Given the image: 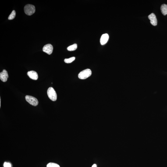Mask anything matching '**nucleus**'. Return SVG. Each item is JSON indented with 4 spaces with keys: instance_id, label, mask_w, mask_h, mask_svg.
<instances>
[{
    "instance_id": "f257e3e1",
    "label": "nucleus",
    "mask_w": 167,
    "mask_h": 167,
    "mask_svg": "<svg viewBox=\"0 0 167 167\" xmlns=\"http://www.w3.org/2000/svg\"><path fill=\"white\" fill-rule=\"evenodd\" d=\"M92 71L91 70L87 69L81 72L78 75V77L79 79L84 80L90 77Z\"/></svg>"
},
{
    "instance_id": "f03ea898",
    "label": "nucleus",
    "mask_w": 167,
    "mask_h": 167,
    "mask_svg": "<svg viewBox=\"0 0 167 167\" xmlns=\"http://www.w3.org/2000/svg\"><path fill=\"white\" fill-rule=\"evenodd\" d=\"M24 10L25 13L26 15L31 16L35 12V8L34 6L28 4L25 6Z\"/></svg>"
},
{
    "instance_id": "7ed1b4c3",
    "label": "nucleus",
    "mask_w": 167,
    "mask_h": 167,
    "mask_svg": "<svg viewBox=\"0 0 167 167\" xmlns=\"http://www.w3.org/2000/svg\"><path fill=\"white\" fill-rule=\"evenodd\" d=\"M47 94L50 99L53 101H56L57 95L55 90L52 87L49 88L47 90Z\"/></svg>"
},
{
    "instance_id": "20e7f679",
    "label": "nucleus",
    "mask_w": 167,
    "mask_h": 167,
    "mask_svg": "<svg viewBox=\"0 0 167 167\" xmlns=\"http://www.w3.org/2000/svg\"><path fill=\"white\" fill-rule=\"evenodd\" d=\"M26 101L31 105L36 106L38 104V100L35 97L29 95H26L25 97Z\"/></svg>"
},
{
    "instance_id": "39448f33",
    "label": "nucleus",
    "mask_w": 167,
    "mask_h": 167,
    "mask_svg": "<svg viewBox=\"0 0 167 167\" xmlns=\"http://www.w3.org/2000/svg\"><path fill=\"white\" fill-rule=\"evenodd\" d=\"M53 49V46L51 44H47L45 45L43 48V51L48 55H51L52 53Z\"/></svg>"
},
{
    "instance_id": "423d86ee",
    "label": "nucleus",
    "mask_w": 167,
    "mask_h": 167,
    "mask_svg": "<svg viewBox=\"0 0 167 167\" xmlns=\"http://www.w3.org/2000/svg\"><path fill=\"white\" fill-rule=\"evenodd\" d=\"M8 78V75L7 71L5 69L3 70V71L0 73V79L4 82L7 81Z\"/></svg>"
},
{
    "instance_id": "0eeeda50",
    "label": "nucleus",
    "mask_w": 167,
    "mask_h": 167,
    "mask_svg": "<svg viewBox=\"0 0 167 167\" xmlns=\"http://www.w3.org/2000/svg\"><path fill=\"white\" fill-rule=\"evenodd\" d=\"M149 19L150 20V22L153 26H155L157 24V20L155 14L152 13L148 16Z\"/></svg>"
},
{
    "instance_id": "6e6552de",
    "label": "nucleus",
    "mask_w": 167,
    "mask_h": 167,
    "mask_svg": "<svg viewBox=\"0 0 167 167\" xmlns=\"http://www.w3.org/2000/svg\"><path fill=\"white\" fill-rule=\"evenodd\" d=\"M27 74L30 78L33 80H36L38 79V74L37 72L34 71H30L27 72Z\"/></svg>"
},
{
    "instance_id": "1a4fd4ad",
    "label": "nucleus",
    "mask_w": 167,
    "mask_h": 167,
    "mask_svg": "<svg viewBox=\"0 0 167 167\" xmlns=\"http://www.w3.org/2000/svg\"><path fill=\"white\" fill-rule=\"evenodd\" d=\"M109 38V36L107 33L102 35L100 40V43L101 45H104L106 44L108 41Z\"/></svg>"
},
{
    "instance_id": "9d476101",
    "label": "nucleus",
    "mask_w": 167,
    "mask_h": 167,
    "mask_svg": "<svg viewBox=\"0 0 167 167\" xmlns=\"http://www.w3.org/2000/svg\"><path fill=\"white\" fill-rule=\"evenodd\" d=\"M161 13L164 15H166L167 14V5L163 4L161 5Z\"/></svg>"
},
{
    "instance_id": "9b49d317",
    "label": "nucleus",
    "mask_w": 167,
    "mask_h": 167,
    "mask_svg": "<svg viewBox=\"0 0 167 167\" xmlns=\"http://www.w3.org/2000/svg\"><path fill=\"white\" fill-rule=\"evenodd\" d=\"M77 45L74 44L68 47L67 50L69 51H74L77 48Z\"/></svg>"
},
{
    "instance_id": "f8f14e48",
    "label": "nucleus",
    "mask_w": 167,
    "mask_h": 167,
    "mask_svg": "<svg viewBox=\"0 0 167 167\" xmlns=\"http://www.w3.org/2000/svg\"><path fill=\"white\" fill-rule=\"evenodd\" d=\"M75 59V57H73L69 58H65V59L64 60V61H65V63L68 64L74 61Z\"/></svg>"
},
{
    "instance_id": "ddd939ff",
    "label": "nucleus",
    "mask_w": 167,
    "mask_h": 167,
    "mask_svg": "<svg viewBox=\"0 0 167 167\" xmlns=\"http://www.w3.org/2000/svg\"><path fill=\"white\" fill-rule=\"evenodd\" d=\"M16 15V12L15 10H13L12 11V13H11L10 15H9L8 17V19L9 20H12L14 18Z\"/></svg>"
},
{
    "instance_id": "4468645a",
    "label": "nucleus",
    "mask_w": 167,
    "mask_h": 167,
    "mask_svg": "<svg viewBox=\"0 0 167 167\" xmlns=\"http://www.w3.org/2000/svg\"><path fill=\"white\" fill-rule=\"evenodd\" d=\"M47 167H60L58 164L54 163H49L47 164Z\"/></svg>"
},
{
    "instance_id": "2eb2a0df",
    "label": "nucleus",
    "mask_w": 167,
    "mask_h": 167,
    "mask_svg": "<svg viewBox=\"0 0 167 167\" xmlns=\"http://www.w3.org/2000/svg\"><path fill=\"white\" fill-rule=\"evenodd\" d=\"M4 167H11V164L9 163L6 162L4 163Z\"/></svg>"
},
{
    "instance_id": "dca6fc26",
    "label": "nucleus",
    "mask_w": 167,
    "mask_h": 167,
    "mask_svg": "<svg viewBox=\"0 0 167 167\" xmlns=\"http://www.w3.org/2000/svg\"><path fill=\"white\" fill-rule=\"evenodd\" d=\"M92 167H97L96 164H94V165H93Z\"/></svg>"
},
{
    "instance_id": "f3484780",
    "label": "nucleus",
    "mask_w": 167,
    "mask_h": 167,
    "mask_svg": "<svg viewBox=\"0 0 167 167\" xmlns=\"http://www.w3.org/2000/svg\"><path fill=\"white\" fill-rule=\"evenodd\" d=\"M1 98H0V107H1Z\"/></svg>"
}]
</instances>
